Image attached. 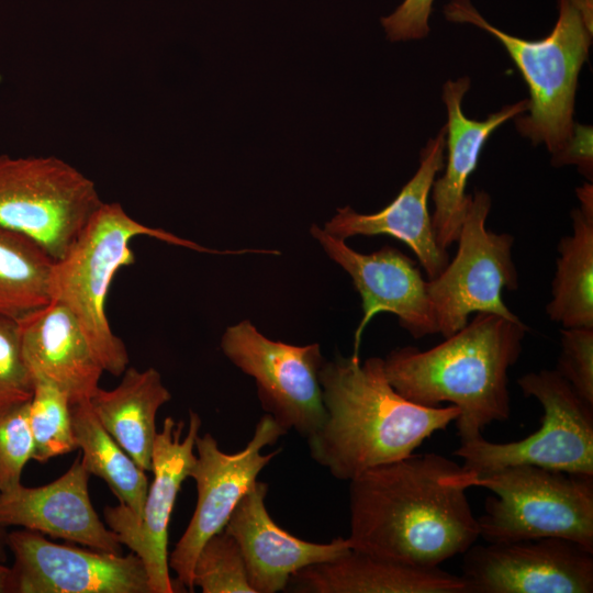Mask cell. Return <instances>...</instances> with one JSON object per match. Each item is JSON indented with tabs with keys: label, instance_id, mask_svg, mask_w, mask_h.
Masks as SVG:
<instances>
[{
	"label": "cell",
	"instance_id": "1",
	"mask_svg": "<svg viewBox=\"0 0 593 593\" xmlns=\"http://www.w3.org/2000/svg\"><path fill=\"white\" fill-rule=\"evenodd\" d=\"M461 472L452 459L425 452L351 479L350 547L426 567L466 552L480 534Z\"/></svg>",
	"mask_w": 593,
	"mask_h": 593
},
{
	"label": "cell",
	"instance_id": "2",
	"mask_svg": "<svg viewBox=\"0 0 593 593\" xmlns=\"http://www.w3.org/2000/svg\"><path fill=\"white\" fill-rule=\"evenodd\" d=\"M325 418L307 438L310 455L336 479L403 459L455 422L454 405L424 406L399 394L383 359L359 354L325 361L320 371Z\"/></svg>",
	"mask_w": 593,
	"mask_h": 593
},
{
	"label": "cell",
	"instance_id": "3",
	"mask_svg": "<svg viewBox=\"0 0 593 593\" xmlns=\"http://www.w3.org/2000/svg\"><path fill=\"white\" fill-rule=\"evenodd\" d=\"M528 326L521 320L479 312L461 329L429 349L406 346L384 359L385 376L406 400L458 409L460 441L482 436L511 415L508 370L522 353Z\"/></svg>",
	"mask_w": 593,
	"mask_h": 593
},
{
	"label": "cell",
	"instance_id": "4",
	"mask_svg": "<svg viewBox=\"0 0 593 593\" xmlns=\"http://www.w3.org/2000/svg\"><path fill=\"white\" fill-rule=\"evenodd\" d=\"M555 27L544 38L528 41L490 24L470 0H451L445 16L493 35L506 49L529 90L527 115L515 119L517 131L534 145L544 143L552 158L570 144L578 78L593 35V0H558Z\"/></svg>",
	"mask_w": 593,
	"mask_h": 593
},
{
	"label": "cell",
	"instance_id": "5",
	"mask_svg": "<svg viewBox=\"0 0 593 593\" xmlns=\"http://www.w3.org/2000/svg\"><path fill=\"white\" fill-rule=\"evenodd\" d=\"M137 236L200 253H237L210 249L163 228L146 226L118 202H103L98 208L65 256L54 262L49 295L51 301L60 302L72 312L101 367L115 377L123 374L130 358L123 340L110 326L107 296L116 272L135 262L131 242Z\"/></svg>",
	"mask_w": 593,
	"mask_h": 593
},
{
	"label": "cell",
	"instance_id": "6",
	"mask_svg": "<svg viewBox=\"0 0 593 593\" xmlns=\"http://www.w3.org/2000/svg\"><path fill=\"white\" fill-rule=\"evenodd\" d=\"M463 469V468H462ZM494 492L477 517L485 542L563 538L593 551V475L513 465L459 477Z\"/></svg>",
	"mask_w": 593,
	"mask_h": 593
},
{
	"label": "cell",
	"instance_id": "7",
	"mask_svg": "<svg viewBox=\"0 0 593 593\" xmlns=\"http://www.w3.org/2000/svg\"><path fill=\"white\" fill-rule=\"evenodd\" d=\"M103 203L96 183L56 156L0 155V225L63 258Z\"/></svg>",
	"mask_w": 593,
	"mask_h": 593
},
{
	"label": "cell",
	"instance_id": "8",
	"mask_svg": "<svg viewBox=\"0 0 593 593\" xmlns=\"http://www.w3.org/2000/svg\"><path fill=\"white\" fill-rule=\"evenodd\" d=\"M524 396L542 407L540 427L527 437L492 443L482 436L460 441L455 455L468 472L513 465L593 475V405L582 400L556 369H541L517 379Z\"/></svg>",
	"mask_w": 593,
	"mask_h": 593
},
{
	"label": "cell",
	"instance_id": "9",
	"mask_svg": "<svg viewBox=\"0 0 593 593\" xmlns=\"http://www.w3.org/2000/svg\"><path fill=\"white\" fill-rule=\"evenodd\" d=\"M491 198L483 190L471 199L457 238L458 250L444 270L427 280L437 334L448 337L461 329L472 313L489 312L521 320L503 301V290L518 288L513 260L514 237L486 230Z\"/></svg>",
	"mask_w": 593,
	"mask_h": 593
},
{
	"label": "cell",
	"instance_id": "10",
	"mask_svg": "<svg viewBox=\"0 0 593 593\" xmlns=\"http://www.w3.org/2000/svg\"><path fill=\"white\" fill-rule=\"evenodd\" d=\"M286 433L266 413L248 444L238 452L222 451L210 433L197 436L195 461L189 473L195 482L197 504L184 533L168 556L169 569L175 571L182 589L193 591V567L200 549L210 537L224 529L259 472L280 454V449L269 454H261V450L276 444Z\"/></svg>",
	"mask_w": 593,
	"mask_h": 593
},
{
	"label": "cell",
	"instance_id": "11",
	"mask_svg": "<svg viewBox=\"0 0 593 593\" xmlns=\"http://www.w3.org/2000/svg\"><path fill=\"white\" fill-rule=\"evenodd\" d=\"M221 348L255 379L262 409L286 432L294 429L306 439L317 432L325 418L320 383L325 361L318 344L271 340L246 320L226 328Z\"/></svg>",
	"mask_w": 593,
	"mask_h": 593
},
{
	"label": "cell",
	"instance_id": "12",
	"mask_svg": "<svg viewBox=\"0 0 593 593\" xmlns=\"http://www.w3.org/2000/svg\"><path fill=\"white\" fill-rule=\"evenodd\" d=\"M184 422L168 416L157 432L152 451L153 482L148 486L141 516L123 504L107 506L104 519L121 545L142 560L153 593H174L179 589L169 574L168 526L182 482L195 461V438L201 428L198 413L190 411L184 437Z\"/></svg>",
	"mask_w": 593,
	"mask_h": 593
},
{
	"label": "cell",
	"instance_id": "13",
	"mask_svg": "<svg viewBox=\"0 0 593 593\" xmlns=\"http://www.w3.org/2000/svg\"><path fill=\"white\" fill-rule=\"evenodd\" d=\"M462 555L467 593L593 592V551L568 539L473 544Z\"/></svg>",
	"mask_w": 593,
	"mask_h": 593
},
{
	"label": "cell",
	"instance_id": "14",
	"mask_svg": "<svg viewBox=\"0 0 593 593\" xmlns=\"http://www.w3.org/2000/svg\"><path fill=\"white\" fill-rule=\"evenodd\" d=\"M14 557L13 593H153L139 557L47 540L30 529L5 537Z\"/></svg>",
	"mask_w": 593,
	"mask_h": 593
},
{
	"label": "cell",
	"instance_id": "15",
	"mask_svg": "<svg viewBox=\"0 0 593 593\" xmlns=\"http://www.w3.org/2000/svg\"><path fill=\"white\" fill-rule=\"evenodd\" d=\"M311 234L351 277L361 296L363 315L355 333L354 354H359L363 329L381 312L398 316L400 325L414 338L437 334L427 281L414 260L392 246L371 254L358 253L317 225L311 227Z\"/></svg>",
	"mask_w": 593,
	"mask_h": 593
},
{
	"label": "cell",
	"instance_id": "16",
	"mask_svg": "<svg viewBox=\"0 0 593 593\" xmlns=\"http://www.w3.org/2000/svg\"><path fill=\"white\" fill-rule=\"evenodd\" d=\"M445 148L444 125L421 150L416 172L389 205L373 214L357 213L349 206L338 209L337 214L326 222L324 232L344 240L357 235L398 238L416 255L428 279H434L449 261L447 250L436 240L428 211L433 183L445 166Z\"/></svg>",
	"mask_w": 593,
	"mask_h": 593
},
{
	"label": "cell",
	"instance_id": "17",
	"mask_svg": "<svg viewBox=\"0 0 593 593\" xmlns=\"http://www.w3.org/2000/svg\"><path fill=\"white\" fill-rule=\"evenodd\" d=\"M267 492L268 484L257 480L224 527L240 548L248 582L255 593L283 591L296 571L335 559L351 548L347 538L317 544L284 530L267 511Z\"/></svg>",
	"mask_w": 593,
	"mask_h": 593
},
{
	"label": "cell",
	"instance_id": "18",
	"mask_svg": "<svg viewBox=\"0 0 593 593\" xmlns=\"http://www.w3.org/2000/svg\"><path fill=\"white\" fill-rule=\"evenodd\" d=\"M81 456L57 480L38 488L22 484L0 492V527L21 526L91 549L122 553L115 534L94 511Z\"/></svg>",
	"mask_w": 593,
	"mask_h": 593
},
{
	"label": "cell",
	"instance_id": "19",
	"mask_svg": "<svg viewBox=\"0 0 593 593\" xmlns=\"http://www.w3.org/2000/svg\"><path fill=\"white\" fill-rule=\"evenodd\" d=\"M469 87L470 79L461 77L448 80L443 88L448 155L445 172L432 188L435 206L432 224L438 245L446 250L457 242L471 199V194L466 193L468 179L477 168L485 142L502 124L529 109L528 99H524L503 107L483 121L469 119L461 108Z\"/></svg>",
	"mask_w": 593,
	"mask_h": 593
},
{
	"label": "cell",
	"instance_id": "20",
	"mask_svg": "<svg viewBox=\"0 0 593 593\" xmlns=\"http://www.w3.org/2000/svg\"><path fill=\"white\" fill-rule=\"evenodd\" d=\"M18 323L23 359L34 382L54 384L71 405L96 393L104 370L66 305L49 301Z\"/></svg>",
	"mask_w": 593,
	"mask_h": 593
},
{
	"label": "cell",
	"instance_id": "21",
	"mask_svg": "<svg viewBox=\"0 0 593 593\" xmlns=\"http://www.w3.org/2000/svg\"><path fill=\"white\" fill-rule=\"evenodd\" d=\"M298 593H467L461 575L350 548L293 573L284 589Z\"/></svg>",
	"mask_w": 593,
	"mask_h": 593
},
{
	"label": "cell",
	"instance_id": "22",
	"mask_svg": "<svg viewBox=\"0 0 593 593\" xmlns=\"http://www.w3.org/2000/svg\"><path fill=\"white\" fill-rule=\"evenodd\" d=\"M170 399L156 369L127 367L118 387L99 388L89 403L105 430L142 470L150 471L156 415Z\"/></svg>",
	"mask_w": 593,
	"mask_h": 593
},
{
	"label": "cell",
	"instance_id": "23",
	"mask_svg": "<svg viewBox=\"0 0 593 593\" xmlns=\"http://www.w3.org/2000/svg\"><path fill=\"white\" fill-rule=\"evenodd\" d=\"M580 206L571 212L572 233L558 244L551 299L546 312L562 327H593V189H577Z\"/></svg>",
	"mask_w": 593,
	"mask_h": 593
},
{
	"label": "cell",
	"instance_id": "24",
	"mask_svg": "<svg viewBox=\"0 0 593 593\" xmlns=\"http://www.w3.org/2000/svg\"><path fill=\"white\" fill-rule=\"evenodd\" d=\"M71 421L88 472L101 478L121 504L134 516H141L148 491L146 471L105 430L89 400L71 405Z\"/></svg>",
	"mask_w": 593,
	"mask_h": 593
},
{
	"label": "cell",
	"instance_id": "25",
	"mask_svg": "<svg viewBox=\"0 0 593 593\" xmlns=\"http://www.w3.org/2000/svg\"><path fill=\"white\" fill-rule=\"evenodd\" d=\"M54 262L36 242L0 225V316L19 320L47 304Z\"/></svg>",
	"mask_w": 593,
	"mask_h": 593
},
{
	"label": "cell",
	"instance_id": "26",
	"mask_svg": "<svg viewBox=\"0 0 593 593\" xmlns=\"http://www.w3.org/2000/svg\"><path fill=\"white\" fill-rule=\"evenodd\" d=\"M29 421L34 439L32 459L46 462L78 448L72 428L70 401L66 393L54 384L45 381L34 382Z\"/></svg>",
	"mask_w": 593,
	"mask_h": 593
},
{
	"label": "cell",
	"instance_id": "27",
	"mask_svg": "<svg viewBox=\"0 0 593 593\" xmlns=\"http://www.w3.org/2000/svg\"><path fill=\"white\" fill-rule=\"evenodd\" d=\"M193 584L203 593H255L240 548L224 529L200 549L193 567Z\"/></svg>",
	"mask_w": 593,
	"mask_h": 593
},
{
	"label": "cell",
	"instance_id": "28",
	"mask_svg": "<svg viewBox=\"0 0 593 593\" xmlns=\"http://www.w3.org/2000/svg\"><path fill=\"white\" fill-rule=\"evenodd\" d=\"M29 406L30 401L0 412V492L21 484L23 468L33 458Z\"/></svg>",
	"mask_w": 593,
	"mask_h": 593
},
{
	"label": "cell",
	"instance_id": "29",
	"mask_svg": "<svg viewBox=\"0 0 593 593\" xmlns=\"http://www.w3.org/2000/svg\"><path fill=\"white\" fill-rule=\"evenodd\" d=\"M34 381L21 349L18 320L0 316V412L31 401Z\"/></svg>",
	"mask_w": 593,
	"mask_h": 593
},
{
	"label": "cell",
	"instance_id": "30",
	"mask_svg": "<svg viewBox=\"0 0 593 593\" xmlns=\"http://www.w3.org/2000/svg\"><path fill=\"white\" fill-rule=\"evenodd\" d=\"M557 372L593 405V327H562Z\"/></svg>",
	"mask_w": 593,
	"mask_h": 593
},
{
	"label": "cell",
	"instance_id": "31",
	"mask_svg": "<svg viewBox=\"0 0 593 593\" xmlns=\"http://www.w3.org/2000/svg\"><path fill=\"white\" fill-rule=\"evenodd\" d=\"M434 0H404L381 23L390 41L424 38L428 32V20Z\"/></svg>",
	"mask_w": 593,
	"mask_h": 593
},
{
	"label": "cell",
	"instance_id": "32",
	"mask_svg": "<svg viewBox=\"0 0 593 593\" xmlns=\"http://www.w3.org/2000/svg\"><path fill=\"white\" fill-rule=\"evenodd\" d=\"M591 132L592 130L585 126L575 127L570 144L560 155L552 158V165H575L585 178L592 180L593 155Z\"/></svg>",
	"mask_w": 593,
	"mask_h": 593
},
{
	"label": "cell",
	"instance_id": "33",
	"mask_svg": "<svg viewBox=\"0 0 593 593\" xmlns=\"http://www.w3.org/2000/svg\"><path fill=\"white\" fill-rule=\"evenodd\" d=\"M13 592L12 570L0 561V593Z\"/></svg>",
	"mask_w": 593,
	"mask_h": 593
},
{
	"label": "cell",
	"instance_id": "34",
	"mask_svg": "<svg viewBox=\"0 0 593 593\" xmlns=\"http://www.w3.org/2000/svg\"><path fill=\"white\" fill-rule=\"evenodd\" d=\"M5 542V538L3 537V530L0 527V561H3L5 559V555L3 551V544Z\"/></svg>",
	"mask_w": 593,
	"mask_h": 593
}]
</instances>
